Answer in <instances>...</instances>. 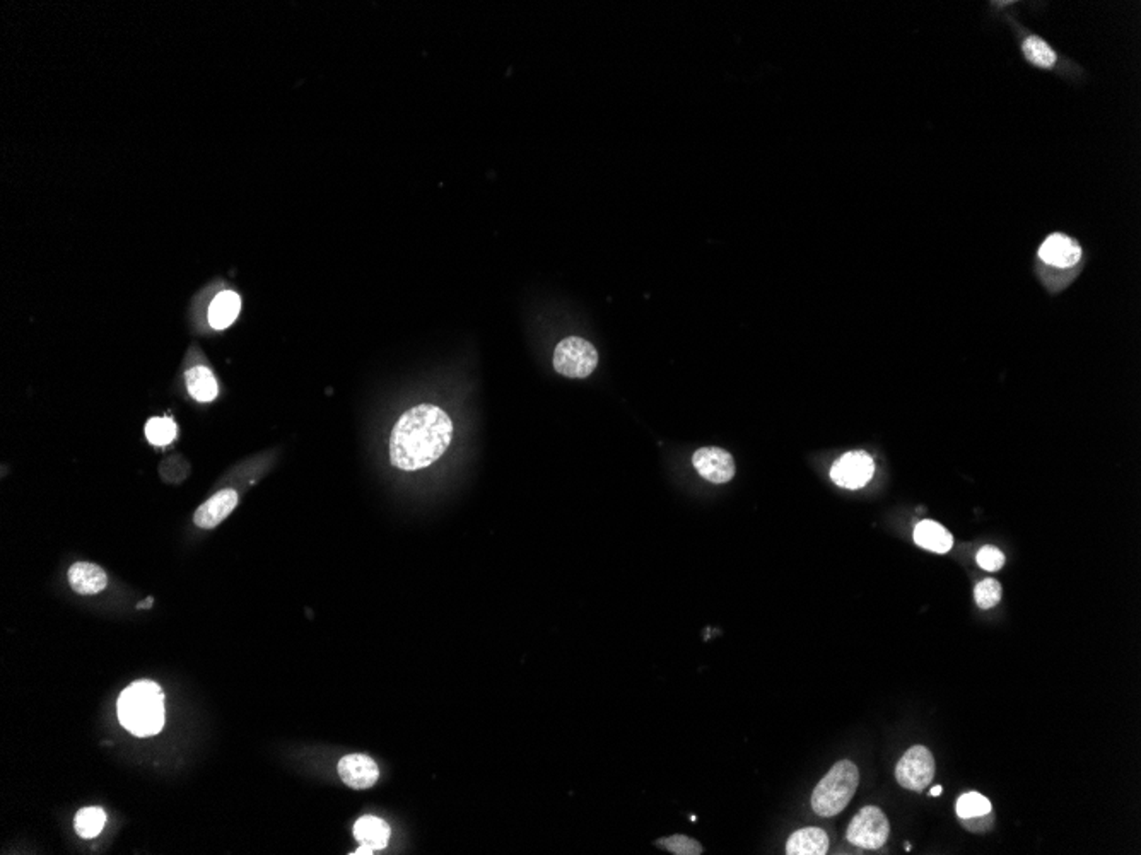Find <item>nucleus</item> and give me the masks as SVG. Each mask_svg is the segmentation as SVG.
I'll list each match as a JSON object with an SVG mask.
<instances>
[{"label":"nucleus","instance_id":"dca6fc26","mask_svg":"<svg viewBox=\"0 0 1141 855\" xmlns=\"http://www.w3.org/2000/svg\"><path fill=\"white\" fill-rule=\"evenodd\" d=\"M914 542L921 548L935 553H947L953 547V536L935 521H921L914 528Z\"/></svg>","mask_w":1141,"mask_h":855},{"label":"nucleus","instance_id":"f8f14e48","mask_svg":"<svg viewBox=\"0 0 1141 855\" xmlns=\"http://www.w3.org/2000/svg\"><path fill=\"white\" fill-rule=\"evenodd\" d=\"M69 584L72 589L82 596L99 594L106 589V572L91 562H77L69 569Z\"/></svg>","mask_w":1141,"mask_h":855},{"label":"nucleus","instance_id":"a211bd4d","mask_svg":"<svg viewBox=\"0 0 1141 855\" xmlns=\"http://www.w3.org/2000/svg\"><path fill=\"white\" fill-rule=\"evenodd\" d=\"M106 825V813L101 808L81 809L74 818V828L81 838H95Z\"/></svg>","mask_w":1141,"mask_h":855},{"label":"nucleus","instance_id":"39448f33","mask_svg":"<svg viewBox=\"0 0 1141 855\" xmlns=\"http://www.w3.org/2000/svg\"><path fill=\"white\" fill-rule=\"evenodd\" d=\"M889 835L890 825L883 811L875 806H866L858 811V814L851 820L846 838L859 849L877 851L885 845Z\"/></svg>","mask_w":1141,"mask_h":855},{"label":"nucleus","instance_id":"9b49d317","mask_svg":"<svg viewBox=\"0 0 1141 855\" xmlns=\"http://www.w3.org/2000/svg\"><path fill=\"white\" fill-rule=\"evenodd\" d=\"M1039 258L1051 266L1070 268L1080 262L1082 248L1075 239L1068 238L1065 235H1052L1043 243L1039 250Z\"/></svg>","mask_w":1141,"mask_h":855},{"label":"nucleus","instance_id":"0eeeda50","mask_svg":"<svg viewBox=\"0 0 1141 855\" xmlns=\"http://www.w3.org/2000/svg\"><path fill=\"white\" fill-rule=\"evenodd\" d=\"M875 475L873 458L865 451H853L841 456L831 468V478L842 489H863Z\"/></svg>","mask_w":1141,"mask_h":855},{"label":"nucleus","instance_id":"1a4fd4ad","mask_svg":"<svg viewBox=\"0 0 1141 855\" xmlns=\"http://www.w3.org/2000/svg\"><path fill=\"white\" fill-rule=\"evenodd\" d=\"M338 775L342 782L356 789V790H364L369 789L378 782L380 779V768L375 763L373 759L366 755H347L342 760L338 761Z\"/></svg>","mask_w":1141,"mask_h":855},{"label":"nucleus","instance_id":"6e6552de","mask_svg":"<svg viewBox=\"0 0 1141 855\" xmlns=\"http://www.w3.org/2000/svg\"><path fill=\"white\" fill-rule=\"evenodd\" d=\"M694 468L711 483H726L735 476V461L732 454L721 448H701L692 456Z\"/></svg>","mask_w":1141,"mask_h":855},{"label":"nucleus","instance_id":"f03ea898","mask_svg":"<svg viewBox=\"0 0 1141 855\" xmlns=\"http://www.w3.org/2000/svg\"><path fill=\"white\" fill-rule=\"evenodd\" d=\"M121 726L134 736L158 735L165 726V693L151 680H141L121 691L119 698Z\"/></svg>","mask_w":1141,"mask_h":855},{"label":"nucleus","instance_id":"cd10ccee","mask_svg":"<svg viewBox=\"0 0 1141 855\" xmlns=\"http://www.w3.org/2000/svg\"><path fill=\"white\" fill-rule=\"evenodd\" d=\"M151 605H152V599L149 597V599H145V601H143V603H141V605H139L137 608H141V610H143V608H151Z\"/></svg>","mask_w":1141,"mask_h":855},{"label":"nucleus","instance_id":"412c9836","mask_svg":"<svg viewBox=\"0 0 1141 855\" xmlns=\"http://www.w3.org/2000/svg\"><path fill=\"white\" fill-rule=\"evenodd\" d=\"M990 811H993L990 799L979 792H967L960 796L957 801V816L960 820L982 816V814H988Z\"/></svg>","mask_w":1141,"mask_h":855},{"label":"nucleus","instance_id":"f3484780","mask_svg":"<svg viewBox=\"0 0 1141 855\" xmlns=\"http://www.w3.org/2000/svg\"><path fill=\"white\" fill-rule=\"evenodd\" d=\"M185 381H187L189 393L197 402L209 404V402L215 400V397L219 393V386H217V381H215L214 374H213L211 369H207L204 366L191 367L185 374Z\"/></svg>","mask_w":1141,"mask_h":855},{"label":"nucleus","instance_id":"9d476101","mask_svg":"<svg viewBox=\"0 0 1141 855\" xmlns=\"http://www.w3.org/2000/svg\"><path fill=\"white\" fill-rule=\"evenodd\" d=\"M238 494L233 489L219 490L211 499L206 500L193 514V523L202 529H214L222 523L237 507Z\"/></svg>","mask_w":1141,"mask_h":855},{"label":"nucleus","instance_id":"2eb2a0df","mask_svg":"<svg viewBox=\"0 0 1141 855\" xmlns=\"http://www.w3.org/2000/svg\"><path fill=\"white\" fill-rule=\"evenodd\" d=\"M241 309V299L233 290H222L217 294L209 308V323L215 330H224L235 323Z\"/></svg>","mask_w":1141,"mask_h":855},{"label":"nucleus","instance_id":"4be33fe9","mask_svg":"<svg viewBox=\"0 0 1141 855\" xmlns=\"http://www.w3.org/2000/svg\"><path fill=\"white\" fill-rule=\"evenodd\" d=\"M656 845L665 849L666 852L675 855H701L702 845L686 835H670L656 840Z\"/></svg>","mask_w":1141,"mask_h":855},{"label":"nucleus","instance_id":"bb28decb","mask_svg":"<svg viewBox=\"0 0 1141 855\" xmlns=\"http://www.w3.org/2000/svg\"><path fill=\"white\" fill-rule=\"evenodd\" d=\"M942 792H943V787H942V785H935V787L929 790V794H931V796H940Z\"/></svg>","mask_w":1141,"mask_h":855},{"label":"nucleus","instance_id":"423d86ee","mask_svg":"<svg viewBox=\"0 0 1141 855\" xmlns=\"http://www.w3.org/2000/svg\"><path fill=\"white\" fill-rule=\"evenodd\" d=\"M896 779L904 789L923 792L935 779V759L927 746H912L907 750L896 768Z\"/></svg>","mask_w":1141,"mask_h":855},{"label":"nucleus","instance_id":"4468645a","mask_svg":"<svg viewBox=\"0 0 1141 855\" xmlns=\"http://www.w3.org/2000/svg\"><path fill=\"white\" fill-rule=\"evenodd\" d=\"M390 835L392 830L386 821L376 816H362L354 825V836L359 845L369 847L371 851H383L390 842Z\"/></svg>","mask_w":1141,"mask_h":855},{"label":"nucleus","instance_id":"393cba45","mask_svg":"<svg viewBox=\"0 0 1141 855\" xmlns=\"http://www.w3.org/2000/svg\"><path fill=\"white\" fill-rule=\"evenodd\" d=\"M993 821H995L993 811H990L988 814H982V816H975V818H966V820H962V823H964V828H966V830H971V832L977 833L991 830Z\"/></svg>","mask_w":1141,"mask_h":855},{"label":"nucleus","instance_id":"20e7f679","mask_svg":"<svg viewBox=\"0 0 1141 855\" xmlns=\"http://www.w3.org/2000/svg\"><path fill=\"white\" fill-rule=\"evenodd\" d=\"M598 366V352L594 345L579 336L564 338L554 352V369L566 378H588Z\"/></svg>","mask_w":1141,"mask_h":855},{"label":"nucleus","instance_id":"7ed1b4c3","mask_svg":"<svg viewBox=\"0 0 1141 855\" xmlns=\"http://www.w3.org/2000/svg\"><path fill=\"white\" fill-rule=\"evenodd\" d=\"M859 784V770L853 761L841 760L817 784L811 794V808L822 816L831 818L851 803Z\"/></svg>","mask_w":1141,"mask_h":855},{"label":"nucleus","instance_id":"ddd939ff","mask_svg":"<svg viewBox=\"0 0 1141 855\" xmlns=\"http://www.w3.org/2000/svg\"><path fill=\"white\" fill-rule=\"evenodd\" d=\"M829 851V836L822 828L809 827L793 833L786 843L788 855H824Z\"/></svg>","mask_w":1141,"mask_h":855},{"label":"nucleus","instance_id":"b1692460","mask_svg":"<svg viewBox=\"0 0 1141 855\" xmlns=\"http://www.w3.org/2000/svg\"><path fill=\"white\" fill-rule=\"evenodd\" d=\"M977 564L981 566V569L988 570V572H997V570L1005 566V555L999 551L998 548L988 545V547H982L977 551Z\"/></svg>","mask_w":1141,"mask_h":855},{"label":"nucleus","instance_id":"f257e3e1","mask_svg":"<svg viewBox=\"0 0 1141 855\" xmlns=\"http://www.w3.org/2000/svg\"><path fill=\"white\" fill-rule=\"evenodd\" d=\"M452 437V419L445 410L432 404H417L393 426L390 461L404 472L428 468L450 448Z\"/></svg>","mask_w":1141,"mask_h":855},{"label":"nucleus","instance_id":"a878e982","mask_svg":"<svg viewBox=\"0 0 1141 855\" xmlns=\"http://www.w3.org/2000/svg\"><path fill=\"white\" fill-rule=\"evenodd\" d=\"M373 852H375V851H371V849H369V847H364V845H359V849H357L356 852H353V854H356V855H364V854H366V855H371V854H373Z\"/></svg>","mask_w":1141,"mask_h":855},{"label":"nucleus","instance_id":"6ab92c4d","mask_svg":"<svg viewBox=\"0 0 1141 855\" xmlns=\"http://www.w3.org/2000/svg\"><path fill=\"white\" fill-rule=\"evenodd\" d=\"M1022 47L1023 53L1030 64L1043 69H1049L1056 64V53L1039 36H1028L1023 42Z\"/></svg>","mask_w":1141,"mask_h":855},{"label":"nucleus","instance_id":"5701e85b","mask_svg":"<svg viewBox=\"0 0 1141 855\" xmlns=\"http://www.w3.org/2000/svg\"><path fill=\"white\" fill-rule=\"evenodd\" d=\"M975 603L982 610L995 608L1001 601V584L997 579H982L974 591Z\"/></svg>","mask_w":1141,"mask_h":855},{"label":"nucleus","instance_id":"aec40b11","mask_svg":"<svg viewBox=\"0 0 1141 855\" xmlns=\"http://www.w3.org/2000/svg\"><path fill=\"white\" fill-rule=\"evenodd\" d=\"M178 434L176 424L167 417H154L145 424V437L154 446H167Z\"/></svg>","mask_w":1141,"mask_h":855}]
</instances>
